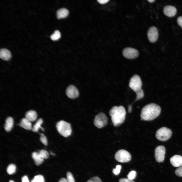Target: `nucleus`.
I'll return each instance as SVG.
<instances>
[{
    "instance_id": "26",
    "label": "nucleus",
    "mask_w": 182,
    "mask_h": 182,
    "mask_svg": "<svg viewBox=\"0 0 182 182\" xmlns=\"http://www.w3.org/2000/svg\"><path fill=\"white\" fill-rule=\"evenodd\" d=\"M136 175V172L134 170H132L127 175V177L129 179L133 180L135 178Z\"/></svg>"
},
{
    "instance_id": "28",
    "label": "nucleus",
    "mask_w": 182,
    "mask_h": 182,
    "mask_svg": "<svg viewBox=\"0 0 182 182\" xmlns=\"http://www.w3.org/2000/svg\"><path fill=\"white\" fill-rule=\"evenodd\" d=\"M66 179L67 182H75L72 174L69 172H68L67 173Z\"/></svg>"
},
{
    "instance_id": "29",
    "label": "nucleus",
    "mask_w": 182,
    "mask_h": 182,
    "mask_svg": "<svg viewBox=\"0 0 182 182\" xmlns=\"http://www.w3.org/2000/svg\"><path fill=\"white\" fill-rule=\"evenodd\" d=\"M122 166L120 165H117L116 166L115 168L113 169L112 170V172L115 175H118L120 173Z\"/></svg>"
},
{
    "instance_id": "5",
    "label": "nucleus",
    "mask_w": 182,
    "mask_h": 182,
    "mask_svg": "<svg viewBox=\"0 0 182 182\" xmlns=\"http://www.w3.org/2000/svg\"><path fill=\"white\" fill-rule=\"evenodd\" d=\"M115 158L118 162L126 163L130 160L131 155L127 151L124 149H121L117 152L115 155Z\"/></svg>"
},
{
    "instance_id": "7",
    "label": "nucleus",
    "mask_w": 182,
    "mask_h": 182,
    "mask_svg": "<svg viewBox=\"0 0 182 182\" xmlns=\"http://www.w3.org/2000/svg\"><path fill=\"white\" fill-rule=\"evenodd\" d=\"M107 118L105 114L103 112H100L95 117L94 124L97 128H100L107 125Z\"/></svg>"
},
{
    "instance_id": "13",
    "label": "nucleus",
    "mask_w": 182,
    "mask_h": 182,
    "mask_svg": "<svg viewBox=\"0 0 182 182\" xmlns=\"http://www.w3.org/2000/svg\"><path fill=\"white\" fill-rule=\"evenodd\" d=\"M170 161L171 164L174 167L182 166V156L181 155H175L171 157Z\"/></svg>"
},
{
    "instance_id": "11",
    "label": "nucleus",
    "mask_w": 182,
    "mask_h": 182,
    "mask_svg": "<svg viewBox=\"0 0 182 182\" xmlns=\"http://www.w3.org/2000/svg\"><path fill=\"white\" fill-rule=\"evenodd\" d=\"M66 94L69 98L72 99L76 98L79 95L78 90L75 86L72 85H70L67 87Z\"/></svg>"
},
{
    "instance_id": "23",
    "label": "nucleus",
    "mask_w": 182,
    "mask_h": 182,
    "mask_svg": "<svg viewBox=\"0 0 182 182\" xmlns=\"http://www.w3.org/2000/svg\"><path fill=\"white\" fill-rule=\"evenodd\" d=\"M31 182H44V178L41 175L35 176L31 180Z\"/></svg>"
},
{
    "instance_id": "19",
    "label": "nucleus",
    "mask_w": 182,
    "mask_h": 182,
    "mask_svg": "<svg viewBox=\"0 0 182 182\" xmlns=\"http://www.w3.org/2000/svg\"><path fill=\"white\" fill-rule=\"evenodd\" d=\"M69 11L65 8H62L58 10L57 12V17L59 19L67 17L69 14Z\"/></svg>"
},
{
    "instance_id": "31",
    "label": "nucleus",
    "mask_w": 182,
    "mask_h": 182,
    "mask_svg": "<svg viewBox=\"0 0 182 182\" xmlns=\"http://www.w3.org/2000/svg\"><path fill=\"white\" fill-rule=\"evenodd\" d=\"M87 182H102V181L98 177L95 176L90 178Z\"/></svg>"
},
{
    "instance_id": "22",
    "label": "nucleus",
    "mask_w": 182,
    "mask_h": 182,
    "mask_svg": "<svg viewBox=\"0 0 182 182\" xmlns=\"http://www.w3.org/2000/svg\"><path fill=\"white\" fill-rule=\"evenodd\" d=\"M61 37V34L58 30H55L50 36L52 40H56L58 39Z\"/></svg>"
},
{
    "instance_id": "17",
    "label": "nucleus",
    "mask_w": 182,
    "mask_h": 182,
    "mask_svg": "<svg viewBox=\"0 0 182 182\" xmlns=\"http://www.w3.org/2000/svg\"><path fill=\"white\" fill-rule=\"evenodd\" d=\"M13 125V120L11 117H8L6 119L4 125L5 130L7 132L10 131L12 128Z\"/></svg>"
},
{
    "instance_id": "3",
    "label": "nucleus",
    "mask_w": 182,
    "mask_h": 182,
    "mask_svg": "<svg viewBox=\"0 0 182 182\" xmlns=\"http://www.w3.org/2000/svg\"><path fill=\"white\" fill-rule=\"evenodd\" d=\"M56 126L58 132L63 137H67L71 134L72 130L69 123L61 120L57 123Z\"/></svg>"
},
{
    "instance_id": "8",
    "label": "nucleus",
    "mask_w": 182,
    "mask_h": 182,
    "mask_svg": "<svg viewBox=\"0 0 182 182\" xmlns=\"http://www.w3.org/2000/svg\"><path fill=\"white\" fill-rule=\"evenodd\" d=\"M165 153L166 149L164 146L160 145L156 147L154 151L156 161L158 163L163 162L165 159Z\"/></svg>"
},
{
    "instance_id": "2",
    "label": "nucleus",
    "mask_w": 182,
    "mask_h": 182,
    "mask_svg": "<svg viewBox=\"0 0 182 182\" xmlns=\"http://www.w3.org/2000/svg\"><path fill=\"white\" fill-rule=\"evenodd\" d=\"M109 113L115 127L118 126L124 122L125 118L126 112L123 106H113L110 110Z\"/></svg>"
},
{
    "instance_id": "34",
    "label": "nucleus",
    "mask_w": 182,
    "mask_h": 182,
    "mask_svg": "<svg viewBox=\"0 0 182 182\" xmlns=\"http://www.w3.org/2000/svg\"><path fill=\"white\" fill-rule=\"evenodd\" d=\"M21 182H29L28 177L27 175H24L21 178Z\"/></svg>"
},
{
    "instance_id": "27",
    "label": "nucleus",
    "mask_w": 182,
    "mask_h": 182,
    "mask_svg": "<svg viewBox=\"0 0 182 182\" xmlns=\"http://www.w3.org/2000/svg\"><path fill=\"white\" fill-rule=\"evenodd\" d=\"M41 136L40 138V141L44 145L47 146L48 145V141L46 136L42 133L40 134Z\"/></svg>"
},
{
    "instance_id": "12",
    "label": "nucleus",
    "mask_w": 182,
    "mask_h": 182,
    "mask_svg": "<svg viewBox=\"0 0 182 182\" xmlns=\"http://www.w3.org/2000/svg\"><path fill=\"white\" fill-rule=\"evenodd\" d=\"M163 12L165 15L169 17H172L176 14L177 10L174 7L171 5L165 6L163 9Z\"/></svg>"
},
{
    "instance_id": "33",
    "label": "nucleus",
    "mask_w": 182,
    "mask_h": 182,
    "mask_svg": "<svg viewBox=\"0 0 182 182\" xmlns=\"http://www.w3.org/2000/svg\"><path fill=\"white\" fill-rule=\"evenodd\" d=\"M177 22L178 24L182 29V16L179 17L177 19Z\"/></svg>"
},
{
    "instance_id": "25",
    "label": "nucleus",
    "mask_w": 182,
    "mask_h": 182,
    "mask_svg": "<svg viewBox=\"0 0 182 182\" xmlns=\"http://www.w3.org/2000/svg\"><path fill=\"white\" fill-rule=\"evenodd\" d=\"M41 156L43 159H47L49 156V154L46 150L42 149L39 151L38 153Z\"/></svg>"
},
{
    "instance_id": "36",
    "label": "nucleus",
    "mask_w": 182,
    "mask_h": 182,
    "mask_svg": "<svg viewBox=\"0 0 182 182\" xmlns=\"http://www.w3.org/2000/svg\"><path fill=\"white\" fill-rule=\"evenodd\" d=\"M58 182H67V181L66 179L62 178L59 180Z\"/></svg>"
},
{
    "instance_id": "37",
    "label": "nucleus",
    "mask_w": 182,
    "mask_h": 182,
    "mask_svg": "<svg viewBox=\"0 0 182 182\" xmlns=\"http://www.w3.org/2000/svg\"><path fill=\"white\" fill-rule=\"evenodd\" d=\"M148 1L150 3H153L155 1L154 0H148Z\"/></svg>"
},
{
    "instance_id": "35",
    "label": "nucleus",
    "mask_w": 182,
    "mask_h": 182,
    "mask_svg": "<svg viewBox=\"0 0 182 182\" xmlns=\"http://www.w3.org/2000/svg\"><path fill=\"white\" fill-rule=\"evenodd\" d=\"M109 1V0H98L97 1L100 4H104L108 2Z\"/></svg>"
},
{
    "instance_id": "24",
    "label": "nucleus",
    "mask_w": 182,
    "mask_h": 182,
    "mask_svg": "<svg viewBox=\"0 0 182 182\" xmlns=\"http://www.w3.org/2000/svg\"><path fill=\"white\" fill-rule=\"evenodd\" d=\"M135 92L136 95L135 101L138 100L142 99L144 96V91L142 88Z\"/></svg>"
},
{
    "instance_id": "30",
    "label": "nucleus",
    "mask_w": 182,
    "mask_h": 182,
    "mask_svg": "<svg viewBox=\"0 0 182 182\" xmlns=\"http://www.w3.org/2000/svg\"><path fill=\"white\" fill-rule=\"evenodd\" d=\"M175 174L179 177H182V166L177 168L175 171Z\"/></svg>"
},
{
    "instance_id": "39",
    "label": "nucleus",
    "mask_w": 182,
    "mask_h": 182,
    "mask_svg": "<svg viewBox=\"0 0 182 182\" xmlns=\"http://www.w3.org/2000/svg\"><path fill=\"white\" fill-rule=\"evenodd\" d=\"M9 182H15L13 180H11L9 181Z\"/></svg>"
},
{
    "instance_id": "6",
    "label": "nucleus",
    "mask_w": 182,
    "mask_h": 182,
    "mask_svg": "<svg viewBox=\"0 0 182 182\" xmlns=\"http://www.w3.org/2000/svg\"><path fill=\"white\" fill-rule=\"evenodd\" d=\"M142 85L141 79L138 75H135L130 78L129 86L135 92L141 89Z\"/></svg>"
},
{
    "instance_id": "18",
    "label": "nucleus",
    "mask_w": 182,
    "mask_h": 182,
    "mask_svg": "<svg viewBox=\"0 0 182 182\" xmlns=\"http://www.w3.org/2000/svg\"><path fill=\"white\" fill-rule=\"evenodd\" d=\"M32 157L35 164L37 166L41 164L44 161V159L41 156L39 153L36 152L32 153Z\"/></svg>"
},
{
    "instance_id": "32",
    "label": "nucleus",
    "mask_w": 182,
    "mask_h": 182,
    "mask_svg": "<svg viewBox=\"0 0 182 182\" xmlns=\"http://www.w3.org/2000/svg\"><path fill=\"white\" fill-rule=\"evenodd\" d=\"M119 182H135L132 180H131L129 179L126 178H122L119 180Z\"/></svg>"
},
{
    "instance_id": "15",
    "label": "nucleus",
    "mask_w": 182,
    "mask_h": 182,
    "mask_svg": "<svg viewBox=\"0 0 182 182\" xmlns=\"http://www.w3.org/2000/svg\"><path fill=\"white\" fill-rule=\"evenodd\" d=\"M11 57L10 52L5 48H2L0 50V57L2 59L5 60H8L10 59Z\"/></svg>"
},
{
    "instance_id": "9",
    "label": "nucleus",
    "mask_w": 182,
    "mask_h": 182,
    "mask_svg": "<svg viewBox=\"0 0 182 182\" xmlns=\"http://www.w3.org/2000/svg\"><path fill=\"white\" fill-rule=\"evenodd\" d=\"M124 56L128 59H133L137 57L139 54L138 51L136 49L130 47H127L123 51Z\"/></svg>"
},
{
    "instance_id": "14",
    "label": "nucleus",
    "mask_w": 182,
    "mask_h": 182,
    "mask_svg": "<svg viewBox=\"0 0 182 182\" xmlns=\"http://www.w3.org/2000/svg\"><path fill=\"white\" fill-rule=\"evenodd\" d=\"M37 117V112L33 110L27 111L25 115V118L31 122H33L35 121Z\"/></svg>"
},
{
    "instance_id": "21",
    "label": "nucleus",
    "mask_w": 182,
    "mask_h": 182,
    "mask_svg": "<svg viewBox=\"0 0 182 182\" xmlns=\"http://www.w3.org/2000/svg\"><path fill=\"white\" fill-rule=\"evenodd\" d=\"M16 166L13 164H9L7 169V171L8 174L11 175L14 173L16 171Z\"/></svg>"
},
{
    "instance_id": "38",
    "label": "nucleus",
    "mask_w": 182,
    "mask_h": 182,
    "mask_svg": "<svg viewBox=\"0 0 182 182\" xmlns=\"http://www.w3.org/2000/svg\"><path fill=\"white\" fill-rule=\"evenodd\" d=\"M50 153H51V154L52 155H55V154L54 153L52 152H51Z\"/></svg>"
},
{
    "instance_id": "1",
    "label": "nucleus",
    "mask_w": 182,
    "mask_h": 182,
    "mask_svg": "<svg viewBox=\"0 0 182 182\" xmlns=\"http://www.w3.org/2000/svg\"><path fill=\"white\" fill-rule=\"evenodd\" d=\"M161 108L157 104L151 103L145 106L142 109L140 117L144 121L152 120L158 117L160 114Z\"/></svg>"
},
{
    "instance_id": "16",
    "label": "nucleus",
    "mask_w": 182,
    "mask_h": 182,
    "mask_svg": "<svg viewBox=\"0 0 182 182\" xmlns=\"http://www.w3.org/2000/svg\"><path fill=\"white\" fill-rule=\"evenodd\" d=\"M19 125L23 128L28 130L32 129V125L31 122L25 118H23L20 121Z\"/></svg>"
},
{
    "instance_id": "20",
    "label": "nucleus",
    "mask_w": 182,
    "mask_h": 182,
    "mask_svg": "<svg viewBox=\"0 0 182 182\" xmlns=\"http://www.w3.org/2000/svg\"><path fill=\"white\" fill-rule=\"evenodd\" d=\"M43 120L41 118H39L34 125L32 129V131L34 132H37L39 128H41L42 131L44 129L41 126V125L43 123Z\"/></svg>"
},
{
    "instance_id": "10",
    "label": "nucleus",
    "mask_w": 182,
    "mask_h": 182,
    "mask_svg": "<svg viewBox=\"0 0 182 182\" xmlns=\"http://www.w3.org/2000/svg\"><path fill=\"white\" fill-rule=\"evenodd\" d=\"M147 37L149 41L151 42H154L157 39L158 33L156 28L154 26L150 27L147 32Z\"/></svg>"
},
{
    "instance_id": "4",
    "label": "nucleus",
    "mask_w": 182,
    "mask_h": 182,
    "mask_svg": "<svg viewBox=\"0 0 182 182\" xmlns=\"http://www.w3.org/2000/svg\"><path fill=\"white\" fill-rule=\"evenodd\" d=\"M172 134V132L170 129L166 127H163L156 131L155 136L158 140L165 141L169 139Z\"/></svg>"
}]
</instances>
